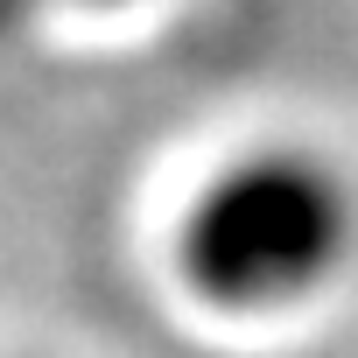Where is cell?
I'll list each match as a JSON object with an SVG mask.
<instances>
[{"instance_id":"cell-1","label":"cell","mask_w":358,"mask_h":358,"mask_svg":"<svg viewBox=\"0 0 358 358\" xmlns=\"http://www.w3.org/2000/svg\"><path fill=\"white\" fill-rule=\"evenodd\" d=\"M358 253V190L316 148L232 155L176 225V267L218 316H288Z\"/></svg>"}]
</instances>
